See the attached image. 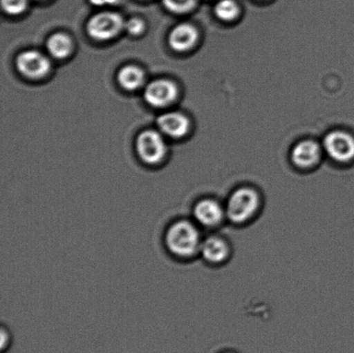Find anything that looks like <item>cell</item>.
<instances>
[{
    "label": "cell",
    "mask_w": 354,
    "mask_h": 353,
    "mask_svg": "<svg viewBox=\"0 0 354 353\" xmlns=\"http://www.w3.org/2000/svg\"><path fill=\"white\" fill-rule=\"evenodd\" d=\"M28 0H1L3 10L10 15H19L26 9Z\"/></svg>",
    "instance_id": "17"
},
{
    "label": "cell",
    "mask_w": 354,
    "mask_h": 353,
    "mask_svg": "<svg viewBox=\"0 0 354 353\" xmlns=\"http://www.w3.org/2000/svg\"><path fill=\"white\" fill-rule=\"evenodd\" d=\"M201 228L194 220H178L166 230V248L173 257L189 260L200 254L203 241Z\"/></svg>",
    "instance_id": "1"
},
{
    "label": "cell",
    "mask_w": 354,
    "mask_h": 353,
    "mask_svg": "<svg viewBox=\"0 0 354 353\" xmlns=\"http://www.w3.org/2000/svg\"><path fill=\"white\" fill-rule=\"evenodd\" d=\"M199 256L209 265L221 266L227 264L232 257L231 245L223 237L211 235L203 238Z\"/></svg>",
    "instance_id": "7"
},
{
    "label": "cell",
    "mask_w": 354,
    "mask_h": 353,
    "mask_svg": "<svg viewBox=\"0 0 354 353\" xmlns=\"http://www.w3.org/2000/svg\"><path fill=\"white\" fill-rule=\"evenodd\" d=\"M324 145L328 157L339 164L354 158V137L345 131H331L325 137Z\"/></svg>",
    "instance_id": "5"
},
{
    "label": "cell",
    "mask_w": 354,
    "mask_h": 353,
    "mask_svg": "<svg viewBox=\"0 0 354 353\" xmlns=\"http://www.w3.org/2000/svg\"><path fill=\"white\" fill-rule=\"evenodd\" d=\"M47 48L52 57L58 59L65 58L71 52L72 41L66 34H54L48 39Z\"/></svg>",
    "instance_id": "14"
},
{
    "label": "cell",
    "mask_w": 354,
    "mask_h": 353,
    "mask_svg": "<svg viewBox=\"0 0 354 353\" xmlns=\"http://www.w3.org/2000/svg\"><path fill=\"white\" fill-rule=\"evenodd\" d=\"M158 126L169 137L180 138L186 135L189 121L183 114L173 112L162 114L158 117Z\"/></svg>",
    "instance_id": "11"
},
{
    "label": "cell",
    "mask_w": 354,
    "mask_h": 353,
    "mask_svg": "<svg viewBox=\"0 0 354 353\" xmlns=\"http://www.w3.org/2000/svg\"><path fill=\"white\" fill-rule=\"evenodd\" d=\"M197 0H162V3L169 10L176 14L190 12L196 6Z\"/></svg>",
    "instance_id": "16"
},
{
    "label": "cell",
    "mask_w": 354,
    "mask_h": 353,
    "mask_svg": "<svg viewBox=\"0 0 354 353\" xmlns=\"http://www.w3.org/2000/svg\"><path fill=\"white\" fill-rule=\"evenodd\" d=\"M89 1L91 2L93 5L103 6L115 5V3L119 2V0H89Z\"/></svg>",
    "instance_id": "20"
},
{
    "label": "cell",
    "mask_w": 354,
    "mask_h": 353,
    "mask_svg": "<svg viewBox=\"0 0 354 353\" xmlns=\"http://www.w3.org/2000/svg\"><path fill=\"white\" fill-rule=\"evenodd\" d=\"M197 39L198 32L196 28L189 23H180L169 34V44L173 50L183 52L192 48Z\"/></svg>",
    "instance_id": "12"
},
{
    "label": "cell",
    "mask_w": 354,
    "mask_h": 353,
    "mask_svg": "<svg viewBox=\"0 0 354 353\" xmlns=\"http://www.w3.org/2000/svg\"><path fill=\"white\" fill-rule=\"evenodd\" d=\"M321 149L313 141H301L291 151V161L300 169H310L318 164Z\"/></svg>",
    "instance_id": "10"
},
{
    "label": "cell",
    "mask_w": 354,
    "mask_h": 353,
    "mask_svg": "<svg viewBox=\"0 0 354 353\" xmlns=\"http://www.w3.org/2000/svg\"><path fill=\"white\" fill-rule=\"evenodd\" d=\"M215 15L225 22L234 20L239 14V7L234 0H220L214 7Z\"/></svg>",
    "instance_id": "15"
},
{
    "label": "cell",
    "mask_w": 354,
    "mask_h": 353,
    "mask_svg": "<svg viewBox=\"0 0 354 353\" xmlns=\"http://www.w3.org/2000/svg\"><path fill=\"white\" fill-rule=\"evenodd\" d=\"M193 220L201 229H217L227 220L225 203L214 197H204L193 207Z\"/></svg>",
    "instance_id": "3"
},
{
    "label": "cell",
    "mask_w": 354,
    "mask_h": 353,
    "mask_svg": "<svg viewBox=\"0 0 354 353\" xmlns=\"http://www.w3.org/2000/svg\"><path fill=\"white\" fill-rule=\"evenodd\" d=\"M16 66L21 74L31 79L44 77L50 70V61L37 50L22 52L17 57Z\"/></svg>",
    "instance_id": "8"
},
{
    "label": "cell",
    "mask_w": 354,
    "mask_h": 353,
    "mask_svg": "<svg viewBox=\"0 0 354 353\" xmlns=\"http://www.w3.org/2000/svg\"><path fill=\"white\" fill-rule=\"evenodd\" d=\"M145 79L144 72L135 66H126L120 69L118 75V81L124 89L128 91L140 88Z\"/></svg>",
    "instance_id": "13"
},
{
    "label": "cell",
    "mask_w": 354,
    "mask_h": 353,
    "mask_svg": "<svg viewBox=\"0 0 354 353\" xmlns=\"http://www.w3.org/2000/svg\"><path fill=\"white\" fill-rule=\"evenodd\" d=\"M263 197L251 186H241L232 190L225 202L227 222L245 226L256 220L261 212Z\"/></svg>",
    "instance_id": "2"
},
{
    "label": "cell",
    "mask_w": 354,
    "mask_h": 353,
    "mask_svg": "<svg viewBox=\"0 0 354 353\" xmlns=\"http://www.w3.org/2000/svg\"><path fill=\"white\" fill-rule=\"evenodd\" d=\"M124 26V21L119 14L105 12L92 17L86 24V30L93 39L106 41L117 36Z\"/></svg>",
    "instance_id": "4"
},
{
    "label": "cell",
    "mask_w": 354,
    "mask_h": 353,
    "mask_svg": "<svg viewBox=\"0 0 354 353\" xmlns=\"http://www.w3.org/2000/svg\"><path fill=\"white\" fill-rule=\"evenodd\" d=\"M10 335L8 331L2 327L1 330V352H3L9 348L10 345Z\"/></svg>",
    "instance_id": "19"
},
{
    "label": "cell",
    "mask_w": 354,
    "mask_h": 353,
    "mask_svg": "<svg viewBox=\"0 0 354 353\" xmlns=\"http://www.w3.org/2000/svg\"><path fill=\"white\" fill-rule=\"evenodd\" d=\"M137 151L141 160L149 165L159 164L166 155V145L160 134L145 131L137 140Z\"/></svg>",
    "instance_id": "6"
},
{
    "label": "cell",
    "mask_w": 354,
    "mask_h": 353,
    "mask_svg": "<svg viewBox=\"0 0 354 353\" xmlns=\"http://www.w3.org/2000/svg\"><path fill=\"white\" fill-rule=\"evenodd\" d=\"M177 93L176 86L172 82L157 79L147 86L145 99L152 106L164 107L174 102Z\"/></svg>",
    "instance_id": "9"
},
{
    "label": "cell",
    "mask_w": 354,
    "mask_h": 353,
    "mask_svg": "<svg viewBox=\"0 0 354 353\" xmlns=\"http://www.w3.org/2000/svg\"><path fill=\"white\" fill-rule=\"evenodd\" d=\"M124 29L127 30V32L133 36H138L142 33L144 30V23L138 19H131L128 20L127 22L124 23Z\"/></svg>",
    "instance_id": "18"
}]
</instances>
